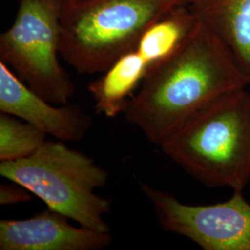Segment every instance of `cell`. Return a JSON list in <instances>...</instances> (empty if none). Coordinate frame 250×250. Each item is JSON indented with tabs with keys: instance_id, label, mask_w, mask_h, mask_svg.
<instances>
[{
	"instance_id": "1",
	"label": "cell",
	"mask_w": 250,
	"mask_h": 250,
	"mask_svg": "<svg viewBox=\"0 0 250 250\" xmlns=\"http://www.w3.org/2000/svg\"><path fill=\"white\" fill-rule=\"evenodd\" d=\"M250 85L224 41L200 22L188 43L151 69L123 114L158 146L197 110Z\"/></svg>"
},
{
	"instance_id": "2",
	"label": "cell",
	"mask_w": 250,
	"mask_h": 250,
	"mask_svg": "<svg viewBox=\"0 0 250 250\" xmlns=\"http://www.w3.org/2000/svg\"><path fill=\"white\" fill-rule=\"evenodd\" d=\"M160 147L206 187L243 193L250 182V93L242 88L211 101Z\"/></svg>"
},
{
	"instance_id": "3",
	"label": "cell",
	"mask_w": 250,
	"mask_h": 250,
	"mask_svg": "<svg viewBox=\"0 0 250 250\" xmlns=\"http://www.w3.org/2000/svg\"><path fill=\"white\" fill-rule=\"evenodd\" d=\"M0 175L28 189L48 208L97 232H109L104 216L110 202L97 194L108 182V172L94 158L65 142L45 141L33 155L1 161Z\"/></svg>"
},
{
	"instance_id": "4",
	"label": "cell",
	"mask_w": 250,
	"mask_h": 250,
	"mask_svg": "<svg viewBox=\"0 0 250 250\" xmlns=\"http://www.w3.org/2000/svg\"><path fill=\"white\" fill-rule=\"evenodd\" d=\"M180 0H87L61 13L60 53L80 74L103 73Z\"/></svg>"
},
{
	"instance_id": "5",
	"label": "cell",
	"mask_w": 250,
	"mask_h": 250,
	"mask_svg": "<svg viewBox=\"0 0 250 250\" xmlns=\"http://www.w3.org/2000/svg\"><path fill=\"white\" fill-rule=\"evenodd\" d=\"M61 13L46 0H18L13 23L0 36V60L27 86L56 105L70 103L75 85L59 61Z\"/></svg>"
},
{
	"instance_id": "6",
	"label": "cell",
	"mask_w": 250,
	"mask_h": 250,
	"mask_svg": "<svg viewBox=\"0 0 250 250\" xmlns=\"http://www.w3.org/2000/svg\"><path fill=\"white\" fill-rule=\"evenodd\" d=\"M139 187L161 228L195 242L205 250H250V204L243 193L212 205L185 204L145 182Z\"/></svg>"
},
{
	"instance_id": "7",
	"label": "cell",
	"mask_w": 250,
	"mask_h": 250,
	"mask_svg": "<svg viewBox=\"0 0 250 250\" xmlns=\"http://www.w3.org/2000/svg\"><path fill=\"white\" fill-rule=\"evenodd\" d=\"M0 112L17 117L65 143L80 141L93 125L92 118L79 105L53 106L30 89L1 61Z\"/></svg>"
},
{
	"instance_id": "8",
	"label": "cell",
	"mask_w": 250,
	"mask_h": 250,
	"mask_svg": "<svg viewBox=\"0 0 250 250\" xmlns=\"http://www.w3.org/2000/svg\"><path fill=\"white\" fill-rule=\"evenodd\" d=\"M69 218L48 208L26 220L0 222L1 250H100L113 237L85 227H77Z\"/></svg>"
},
{
	"instance_id": "9",
	"label": "cell",
	"mask_w": 250,
	"mask_h": 250,
	"mask_svg": "<svg viewBox=\"0 0 250 250\" xmlns=\"http://www.w3.org/2000/svg\"><path fill=\"white\" fill-rule=\"evenodd\" d=\"M199 21L222 39L250 76V0H194Z\"/></svg>"
},
{
	"instance_id": "10",
	"label": "cell",
	"mask_w": 250,
	"mask_h": 250,
	"mask_svg": "<svg viewBox=\"0 0 250 250\" xmlns=\"http://www.w3.org/2000/svg\"><path fill=\"white\" fill-rule=\"evenodd\" d=\"M199 26L200 21L190 6L177 5L144 31L134 49L150 71L186 45Z\"/></svg>"
},
{
	"instance_id": "11",
	"label": "cell",
	"mask_w": 250,
	"mask_h": 250,
	"mask_svg": "<svg viewBox=\"0 0 250 250\" xmlns=\"http://www.w3.org/2000/svg\"><path fill=\"white\" fill-rule=\"evenodd\" d=\"M148 72V65L135 49L119 58L102 76L88 85L98 114L107 118L123 114L133 91L142 83Z\"/></svg>"
},
{
	"instance_id": "12",
	"label": "cell",
	"mask_w": 250,
	"mask_h": 250,
	"mask_svg": "<svg viewBox=\"0 0 250 250\" xmlns=\"http://www.w3.org/2000/svg\"><path fill=\"white\" fill-rule=\"evenodd\" d=\"M46 134L29 123L7 113H0V161L27 158L45 143Z\"/></svg>"
},
{
	"instance_id": "13",
	"label": "cell",
	"mask_w": 250,
	"mask_h": 250,
	"mask_svg": "<svg viewBox=\"0 0 250 250\" xmlns=\"http://www.w3.org/2000/svg\"><path fill=\"white\" fill-rule=\"evenodd\" d=\"M9 185L0 186V204L1 205H17L30 202L32 193L22 186L11 182Z\"/></svg>"
},
{
	"instance_id": "14",
	"label": "cell",
	"mask_w": 250,
	"mask_h": 250,
	"mask_svg": "<svg viewBox=\"0 0 250 250\" xmlns=\"http://www.w3.org/2000/svg\"><path fill=\"white\" fill-rule=\"evenodd\" d=\"M46 1L52 4L54 7L60 11V13H62L64 10L87 0H46Z\"/></svg>"
},
{
	"instance_id": "15",
	"label": "cell",
	"mask_w": 250,
	"mask_h": 250,
	"mask_svg": "<svg viewBox=\"0 0 250 250\" xmlns=\"http://www.w3.org/2000/svg\"><path fill=\"white\" fill-rule=\"evenodd\" d=\"M184 5H187V6H190L194 0H180Z\"/></svg>"
},
{
	"instance_id": "16",
	"label": "cell",
	"mask_w": 250,
	"mask_h": 250,
	"mask_svg": "<svg viewBox=\"0 0 250 250\" xmlns=\"http://www.w3.org/2000/svg\"></svg>"
}]
</instances>
